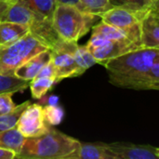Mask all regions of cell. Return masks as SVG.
Returning a JSON list of instances; mask_svg holds the SVG:
<instances>
[{
  "label": "cell",
  "instance_id": "obj_19",
  "mask_svg": "<svg viewBox=\"0 0 159 159\" xmlns=\"http://www.w3.org/2000/svg\"><path fill=\"white\" fill-rule=\"evenodd\" d=\"M91 36L103 38V39H127L128 38L122 31L103 21H101L96 25L92 26Z\"/></svg>",
  "mask_w": 159,
  "mask_h": 159
},
{
  "label": "cell",
  "instance_id": "obj_24",
  "mask_svg": "<svg viewBox=\"0 0 159 159\" xmlns=\"http://www.w3.org/2000/svg\"><path fill=\"white\" fill-rule=\"evenodd\" d=\"M46 122L49 126L59 125L63 117V111L61 107L55 105H47L43 107Z\"/></svg>",
  "mask_w": 159,
  "mask_h": 159
},
{
  "label": "cell",
  "instance_id": "obj_8",
  "mask_svg": "<svg viewBox=\"0 0 159 159\" xmlns=\"http://www.w3.org/2000/svg\"><path fill=\"white\" fill-rule=\"evenodd\" d=\"M50 127L45 120L43 106L30 103L20 114L15 128L24 138H34L46 133Z\"/></svg>",
  "mask_w": 159,
  "mask_h": 159
},
{
  "label": "cell",
  "instance_id": "obj_25",
  "mask_svg": "<svg viewBox=\"0 0 159 159\" xmlns=\"http://www.w3.org/2000/svg\"><path fill=\"white\" fill-rule=\"evenodd\" d=\"M13 93L6 92L0 94V116L7 114L16 108V104L12 100Z\"/></svg>",
  "mask_w": 159,
  "mask_h": 159
},
{
  "label": "cell",
  "instance_id": "obj_27",
  "mask_svg": "<svg viewBox=\"0 0 159 159\" xmlns=\"http://www.w3.org/2000/svg\"><path fill=\"white\" fill-rule=\"evenodd\" d=\"M16 157V153L9 149L0 148V159H14Z\"/></svg>",
  "mask_w": 159,
  "mask_h": 159
},
{
  "label": "cell",
  "instance_id": "obj_3",
  "mask_svg": "<svg viewBox=\"0 0 159 159\" xmlns=\"http://www.w3.org/2000/svg\"><path fill=\"white\" fill-rule=\"evenodd\" d=\"M99 19V16L80 11L75 6L57 4L53 12L52 25L60 38L77 42L89 32Z\"/></svg>",
  "mask_w": 159,
  "mask_h": 159
},
{
  "label": "cell",
  "instance_id": "obj_17",
  "mask_svg": "<svg viewBox=\"0 0 159 159\" xmlns=\"http://www.w3.org/2000/svg\"><path fill=\"white\" fill-rule=\"evenodd\" d=\"M17 1L24 4L25 6L30 7L32 10H34L41 17L52 21L53 12L57 6L55 0H17Z\"/></svg>",
  "mask_w": 159,
  "mask_h": 159
},
{
  "label": "cell",
  "instance_id": "obj_26",
  "mask_svg": "<svg viewBox=\"0 0 159 159\" xmlns=\"http://www.w3.org/2000/svg\"><path fill=\"white\" fill-rule=\"evenodd\" d=\"M35 77H48V78H52L55 79L58 83L57 80V73H56V68L51 61V59L42 67V69L39 71V73L36 75Z\"/></svg>",
  "mask_w": 159,
  "mask_h": 159
},
{
  "label": "cell",
  "instance_id": "obj_1",
  "mask_svg": "<svg viewBox=\"0 0 159 159\" xmlns=\"http://www.w3.org/2000/svg\"><path fill=\"white\" fill-rule=\"evenodd\" d=\"M109 81L121 89H159V48H140L103 63Z\"/></svg>",
  "mask_w": 159,
  "mask_h": 159
},
{
  "label": "cell",
  "instance_id": "obj_23",
  "mask_svg": "<svg viewBox=\"0 0 159 159\" xmlns=\"http://www.w3.org/2000/svg\"><path fill=\"white\" fill-rule=\"evenodd\" d=\"M74 57L77 65L84 72H86L91 66L97 64V61L95 60L89 49L87 48V46H80L77 44L74 51Z\"/></svg>",
  "mask_w": 159,
  "mask_h": 159
},
{
  "label": "cell",
  "instance_id": "obj_18",
  "mask_svg": "<svg viewBox=\"0 0 159 159\" xmlns=\"http://www.w3.org/2000/svg\"><path fill=\"white\" fill-rule=\"evenodd\" d=\"M75 7L82 12L99 16L113 7L109 0H79Z\"/></svg>",
  "mask_w": 159,
  "mask_h": 159
},
{
  "label": "cell",
  "instance_id": "obj_13",
  "mask_svg": "<svg viewBox=\"0 0 159 159\" xmlns=\"http://www.w3.org/2000/svg\"><path fill=\"white\" fill-rule=\"evenodd\" d=\"M76 159H115L107 143H80Z\"/></svg>",
  "mask_w": 159,
  "mask_h": 159
},
{
  "label": "cell",
  "instance_id": "obj_21",
  "mask_svg": "<svg viewBox=\"0 0 159 159\" xmlns=\"http://www.w3.org/2000/svg\"><path fill=\"white\" fill-rule=\"evenodd\" d=\"M113 7H123L135 13L141 20L143 14L152 7H149L146 0H109Z\"/></svg>",
  "mask_w": 159,
  "mask_h": 159
},
{
  "label": "cell",
  "instance_id": "obj_5",
  "mask_svg": "<svg viewBox=\"0 0 159 159\" xmlns=\"http://www.w3.org/2000/svg\"><path fill=\"white\" fill-rule=\"evenodd\" d=\"M76 46L77 42L65 41L60 38V40L50 48V59L56 68L58 82L65 78L79 76L85 73L77 65L74 57V51Z\"/></svg>",
  "mask_w": 159,
  "mask_h": 159
},
{
  "label": "cell",
  "instance_id": "obj_11",
  "mask_svg": "<svg viewBox=\"0 0 159 159\" xmlns=\"http://www.w3.org/2000/svg\"><path fill=\"white\" fill-rule=\"evenodd\" d=\"M38 18H43V17L35 13L34 10H32L24 4L19 1H15L9 5L5 14L3 15L1 21L24 24L29 27Z\"/></svg>",
  "mask_w": 159,
  "mask_h": 159
},
{
  "label": "cell",
  "instance_id": "obj_22",
  "mask_svg": "<svg viewBox=\"0 0 159 159\" xmlns=\"http://www.w3.org/2000/svg\"><path fill=\"white\" fill-rule=\"evenodd\" d=\"M30 103L31 102L29 101L24 102L17 105L13 111H11L7 114H5V115H1L0 116V132L15 128L20 114Z\"/></svg>",
  "mask_w": 159,
  "mask_h": 159
},
{
  "label": "cell",
  "instance_id": "obj_4",
  "mask_svg": "<svg viewBox=\"0 0 159 159\" xmlns=\"http://www.w3.org/2000/svg\"><path fill=\"white\" fill-rule=\"evenodd\" d=\"M47 49L48 47L30 32L10 45L0 46V74L13 75L17 67Z\"/></svg>",
  "mask_w": 159,
  "mask_h": 159
},
{
  "label": "cell",
  "instance_id": "obj_31",
  "mask_svg": "<svg viewBox=\"0 0 159 159\" xmlns=\"http://www.w3.org/2000/svg\"><path fill=\"white\" fill-rule=\"evenodd\" d=\"M0 1H7V2H10V3H13V2H15L16 0H0Z\"/></svg>",
  "mask_w": 159,
  "mask_h": 159
},
{
  "label": "cell",
  "instance_id": "obj_12",
  "mask_svg": "<svg viewBox=\"0 0 159 159\" xmlns=\"http://www.w3.org/2000/svg\"><path fill=\"white\" fill-rule=\"evenodd\" d=\"M50 58H51L50 49L42 51L34 55L31 59H29L27 61H25L19 67H17L13 75L19 78L31 81L36 76V75L39 73L42 67L50 60Z\"/></svg>",
  "mask_w": 159,
  "mask_h": 159
},
{
  "label": "cell",
  "instance_id": "obj_14",
  "mask_svg": "<svg viewBox=\"0 0 159 159\" xmlns=\"http://www.w3.org/2000/svg\"><path fill=\"white\" fill-rule=\"evenodd\" d=\"M28 33L29 27L27 25L8 21H0V46L10 45Z\"/></svg>",
  "mask_w": 159,
  "mask_h": 159
},
{
  "label": "cell",
  "instance_id": "obj_29",
  "mask_svg": "<svg viewBox=\"0 0 159 159\" xmlns=\"http://www.w3.org/2000/svg\"><path fill=\"white\" fill-rule=\"evenodd\" d=\"M56 4H61V5H70V6H75L76 3L79 0H55Z\"/></svg>",
  "mask_w": 159,
  "mask_h": 159
},
{
  "label": "cell",
  "instance_id": "obj_9",
  "mask_svg": "<svg viewBox=\"0 0 159 159\" xmlns=\"http://www.w3.org/2000/svg\"><path fill=\"white\" fill-rule=\"evenodd\" d=\"M115 159H158L159 149L152 145L129 143H107Z\"/></svg>",
  "mask_w": 159,
  "mask_h": 159
},
{
  "label": "cell",
  "instance_id": "obj_28",
  "mask_svg": "<svg viewBox=\"0 0 159 159\" xmlns=\"http://www.w3.org/2000/svg\"><path fill=\"white\" fill-rule=\"evenodd\" d=\"M11 3L10 2H7V1H0V21L2 20V17L3 15L5 14L6 10L7 9V7H9Z\"/></svg>",
  "mask_w": 159,
  "mask_h": 159
},
{
  "label": "cell",
  "instance_id": "obj_15",
  "mask_svg": "<svg viewBox=\"0 0 159 159\" xmlns=\"http://www.w3.org/2000/svg\"><path fill=\"white\" fill-rule=\"evenodd\" d=\"M24 137L16 129H10L0 132V148L9 149L16 153V155L20 151L22 143L24 142Z\"/></svg>",
  "mask_w": 159,
  "mask_h": 159
},
{
  "label": "cell",
  "instance_id": "obj_2",
  "mask_svg": "<svg viewBox=\"0 0 159 159\" xmlns=\"http://www.w3.org/2000/svg\"><path fill=\"white\" fill-rule=\"evenodd\" d=\"M80 143L50 127L40 136L25 138L15 158L76 159Z\"/></svg>",
  "mask_w": 159,
  "mask_h": 159
},
{
  "label": "cell",
  "instance_id": "obj_16",
  "mask_svg": "<svg viewBox=\"0 0 159 159\" xmlns=\"http://www.w3.org/2000/svg\"><path fill=\"white\" fill-rule=\"evenodd\" d=\"M30 80H24L15 76L14 75L0 74V94L6 92H20L29 87Z\"/></svg>",
  "mask_w": 159,
  "mask_h": 159
},
{
  "label": "cell",
  "instance_id": "obj_7",
  "mask_svg": "<svg viewBox=\"0 0 159 159\" xmlns=\"http://www.w3.org/2000/svg\"><path fill=\"white\" fill-rule=\"evenodd\" d=\"M86 46L97 61V63L102 65L110 59L118 57L124 53L142 48L128 38L103 39L93 36H90Z\"/></svg>",
  "mask_w": 159,
  "mask_h": 159
},
{
  "label": "cell",
  "instance_id": "obj_20",
  "mask_svg": "<svg viewBox=\"0 0 159 159\" xmlns=\"http://www.w3.org/2000/svg\"><path fill=\"white\" fill-rule=\"evenodd\" d=\"M57 84V81L48 77H34L31 80L29 88L31 89L32 97L35 100L42 99L48 91L53 89Z\"/></svg>",
  "mask_w": 159,
  "mask_h": 159
},
{
  "label": "cell",
  "instance_id": "obj_6",
  "mask_svg": "<svg viewBox=\"0 0 159 159\" xmlns=\"http://www.w3.org/2000/svg\"><path fill=\"white\" fill-rule=\"evenodd\" d=\"M100 18L102 21L119 29L129 40L142 47L140 18L135 13L123 7H113L101 14Z\"/></svg>",
  "mask_w": 159,
  "mask_h": 159
},
{
  "label": "cell",
  "instance_id": "obj_30",
  "mask_svg": "<svg viewBox=\"0 0 159 159\" xmlns=\"http://www.w3.org/2000/svg\"><path fill=\"white\" fill-rule=\"evenodd\" d=\"M159 0H146L149 7H158Z\"/></svg>",
  "mask_w": 159,
  "mask_h": 159
},
{
  "label": "cell",
  "instance_id": "obj_10",
  "mask_svg": "<svg viewBox=\"0 0 159 159\" xmlns=\"http://www.w3.org/2000/svg\"><path fill=\"white\" fill-rule=\"evenodd\" d=\"M159 7H150L140 20L143 48H159Z\"/></svg>",
  "mask_w": 159,
  "mask_h": 159
}]
</instances>
